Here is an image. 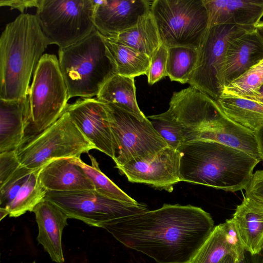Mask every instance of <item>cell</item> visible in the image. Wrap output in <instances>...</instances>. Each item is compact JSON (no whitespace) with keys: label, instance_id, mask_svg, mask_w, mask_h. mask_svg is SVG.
<instances>
[{"label":"cell","instance_id":"obj_32","mask_svg":"<svg viewBox=\"0 0 263 263\" xmlns=\"http://www.w3.org/2000/svg\"><path fill=\"white\" fill-rule=\"evenodd\" d=\"M168 48L161 44L150 58V65L146 74L148 83L153 85L166 76Z\"/></svg>","mask_w":263,"mask_h":263},{"label":"cell","instance_id":"obj_8","mask_svg":"<svg viewBox=\"0 0 263 263\" xmlns=\"http://www.w3.org/2000/svg\"><path fill=\"white\" fill-rule=\"evenodd\" d=\"M95 7L94 0H41L35 15L50 45L63 48L96 29Z\"/></svg>","mask_w":263,"mask_h":263},{"label":"cell","instance_id":"obj_41","mask_svg":"<svg viewBox=\"0 0 263 263\" xmlns=\"http://www.w3.org/2000/svg\"><path fill=\"white\" fill-rule=\"evenodd\" d=\"M32 263H35V261H33Z\"/></svg>","mask_w":263,"mask_h":263},{"label":"cell","instance_id":"obj_36","mask_svg":"<svg viewBox=\"0 0 263 263\" xmlns=\"http://www.w3.org/2000/svg\"><path fill=\"white\" fill-rule=\"evenodd\" d=\"M261 160H263V126L255 133Z\"/></svg>","mask_w":263,"mask_h":263},{"label":"cell","instance_id":"obj_2","mask_svg":"<svg viewBox=\"0 0 263 263\" xmlns=\"http://www.w3.org/2000/svg\"><path fill=\"white\" fill-rule=\"evenodd\" d=\"M180 155V181L236 192L245 190L260 162L248 154L206 140L185 142Z\"/></svg>","mask_w":263,"mask_h":263},{"label":"cell","instance_id":"obj_3","mask_svg":"<svg viewBox=\"0 0 263 263\" xmlns=\"http://www.w3.org/2000/svg\"><path fill=\"white\" fill-rule=\"evenodd\" d=\"M49 45L35 14H21L6 25L0 37V99L28 96L31 77Z\"/></svg>","mask_w":263,"mask_h":263},{"label":"cell","instance_id":"obj_10","mask_svg":"<svg viewBox=\"0 0 263 263\" xmlns=\"http://www.w3.org/2000/svg\"><path fill=\"white\" fill-rule=\"evenodd\" d=\"M105 104V103H104ZM116 145V167L154 156L167 146L146 118L141 120L111 104H105Z\"/></svg>","mask_w":263,"mask_h":263},{"label":"cell","instance_id":"obj_17","mask_svg":"<svg viewBox=\"0 0 263 263\" xmlns=\"http://www.w3.org/2000/svg\"><path fill=\"white\" fill-rule=\"evenodd\" d=\"M209 26L255 27L263 16V0H203Z\"/></svg>","mask_w":263,"mask_h":263},{"label":"cell","instance_id":"obj_1","mask_svg":"<svg viewBox=\"0 0 263 263\" xmlns=\"http://www.w3.org/2000/svg\"><path fill=\"white\" fill-rule=\"evenodd\" d=\"M214 227L211 215L199 207L164 204L114 220L104 229L157 263H190Z\"/></svg>","mask_w":263,"mask_h":263},{"label":"cell","instance_id":"obj_5","mask_svg":"<svg viewBox=\"0 0 263 263\" xmlns=\"http://www.w3.org/2000/svg\"><path fill=\"white\" fill-rule=\"evenodd\" d=\"M28 98L30 118L23 144L57 121L68 105V88L55 54L45 53L42 57L33 75Z\"/></svg>","mask_w":263,"mask_h":263},{"label":"cell","instance_id":"obj_25","mask_svg":"<svg viewBox=\"0 0 263 263\" xmlns=\"http://www.w3.org/2000/svg\"><path fill=\"white\" fill-rule=\"evenodd\" d=\"M216 101L229 119L251 132L263 126V103L233 96H220Z\"/></svg>","mask_w":263,"mask_h":263},{"label":"cell","instance_id":"obj_6","mask_svg":"<svg viewBox=\"0 0 263 263\" xmlns=\"http://www.w3.org/2000/svg\"><path fill=\"white\" fill-rule=\"evenodd\" d=\"M96 149L65 110L53 123L24 143L16 151L21 164L31 170L42 168L50 161L80 157Z\"/></svg>","mask_w":263,"mask_h":263},{"label":"cell","instance_id":"obj_34","mask_svg":"<svg viewBox=\"0 0 263 263\" xmlns=\"http://www.w3.org/2000/svg\"><path fill=\"white\" fill-rule=\"evenodd\" d=\"M245 191V196H252L263 201V170L257 171L253 174Z\"/></svg>","mask_w":263,"mask_h":263},{"label":"cell","instance_id":"obj_40","mask_svg":"<svg viewBox=\"0 0 263 263\" xmlns=\"http://www.w3.org/2000/svg\"><path fill=\"white\" fill-rule=\"evenodd\" d=\"M9 215V211L4 208H0V220H2L3 219L5 218L7 215Z\"/></svg>","mask_w":263,"mask_h":263},{"label":"cell","instance_id":"obj_39","mask_svg":"<svg viewBox=\"0 0 263 263\" xmlns=\"http://www.w3.org/2000/svg\"><path fill=\"white\" fill-rule=\"evenodd\" d=\"M255 28L263 39V22H259L255 26Z\"/></svg>","mask_w":263,"mask_h":263},{"label":"cell","instance_id":"obj_27","mask_svg":"<svg viewBox=\"0 0 263 263\" xmlns=\"http://www.w3.org/2000/svg\"><path fill=\"white\" fill-rule=\"evenodd\" d=\"M197 59L198 49L186 46L168 47L166 76L172 81L188 83Z\"/></svg>","mask_w":263,"mask_h":263},{"label":"cell","instance_id":"obj_12","mask_svg":"<svg viewBox=\"0 0 263 263\" xmlns=\"http://www.w3.org/2000/svg\"><path fill=\"white\" fill-rule=\"evenodd\" d=\"M180 159L179 152L167 146L152 157L131 161L117 168L131 182L171 192L180 181Z\"/></svg>","mask_w":263,"mask_h":263},{"label":"cell","instance_id":"obj_37","mask_svg":"<svg viewBox=\"0 0 263 263\" xmlns=\"http://www.w3.org/2000/svg\"><path fill=\"white\" fill-rule=\"evenodd\" d=\"M244 98L263 103V84L254 92Z\"/></svg>","mask_w":263,"mask_h":263},{"label":"cell","instance_id":"obj_14","mask_svg":"<svg viewBox=\"0 0 263 263\" xmlns=\"http://www.w3.org/2000/svg\"><path fill=\"white\" fill-rule=\"evenodd\" d=\"M148 0L95 1L93 22L104 37L117 34L134 26L151 10Z\"/></svg>","mask_w":263,"mask_h":263},{"label":"cell","instance_id":"obj_24","mask_svg":"<svg viewBox=\"0 0 263 263\" xmlns=\"http://www.w3.org/2000/svg\"><path fill=\"white\" fill-rule=\"evenodd\" d=\"M103 37L115 74L133 78L147 74L150 65L149 57L103 36Z\"/></svg>","mask_w":263,"mask_h":263},{"label":"cell","instance_id":"obj_22","mask_svg":"<svg viewBox=\"0 0 263 263\" xmlns=\"http://www.w3.org/2000/svg\"><path fill=\"white\" fill-rule=\"evenodd\" d=\"M105 37L133 48L150 58L162 44L151 10L142 15L133 27Z\"/></svg>","mask_w":263,"mask_h":263},{"label":"cell","instance_id":"obj_20","mask_svg":"<svg viewBox=\"0 0 263 263\" xmlns=\"http://www.w3.org/2000/svg\"><path fill=\"white\" fill-rule=\"evenodd\" d=\"M232 219L245 250L252 255L263 250V201L245 196Z\"/></svg>","mask_w":263,"mask_h":263},{"label":"cell","instance_id":"obj_19","mask_svg":"<svg viewBox=\"0 0 263 263\" xmlns=\"http://www.w3.org/2000/svg\"><path fill=\"white\" fill-rule=\"evenodd\" d=\"M30 118L28 96L13 100L0 99V153L17 151L22 146Z\"/></svg>","mask_w":263,"mask_h":263},{"label":"cell","instance_id":"obj_18","mask_svg":"<svg viewBox=\"0 0 263 263\" xmlns=\"http://www.w3.org/2000/svg\"><path fill=\"white\" fill-rule=\"evenodd\" d=\"M39 179L47 192L95 190L90 179L72 158L50 161L41 168Z\"/></svg>","mask_w":263,"mask_h":263},{"label":"cell","instance_id":"obj_7","mask_svg":"<svg viewBox=\"0 0 263 263\" xmlns=\"http://www.w3.org/2000/svg\"><path fill=\"white\" fill-rule=\"evenodd\" d=\"M151 11L162 44L198 49L209 26L203 0H155Z\"/></svg>","mask_w":263,"mask_h":263},{"label":"cell","instance_id":"obj_26","mask_svg":"<svg viewBox=\"0 0 263 263\" xmlns=\"http://www.w3.org/2000/svg\"><path fill=\"white\" fill-rule=\"evenodd\" d=\"M41 168L30 174L14 199L6 209L9 211V217H17L28 211L32 212L34 207L45 198L47 191L40 181Z\"/></svg>","mask_w":263,"mask_h":263},{"label":"cell","instance_id":"obj_38","mask_svg":"<svg viewBox=\"0 0 263 263\" xmlns=\"http://www.w3.org/2000/svg\"><path fill=\"white\" fill-rule=\"evenodd\" d=\"M240 258L233 255H228L223 258L218 263H241Z\"/></svg>","mask_w":263,"mask_h":263},{"label":"cell","instance_id":"obj_15","mask_svg":"<svg viewBox=\"0 0 263 263\" xmlns=\"http://www.w3.org/2000/svg\"><path fill=\"white\" fill-rule=\"evenodd\" d=\"M262 60L263 39L255 28L234 39L227 48L219 76L222 90Z\"/></svg>","mask_w":263,"mask_h":263},{"label":"cell","instance_id":"obj_4","mask_svg":"<svg viewBox=\"0 0 263 263\" xmlns=\"http://www.w3.org/2000/svg\"><path fill=\"white\" fill-rule=\"evenodd\" d=\"M58 53L69 99L97 96L115 74L103 36L97 29L76 44L59 48Z\"/></svg>","mask_w":263,"mask_h":263},{"label":"cell","instance_id":"obj_30","mask_svg":"<svg viewBox=\"0 0 263 263\" xmlns=\"http://www.w3.org/2000/svg\"><path fill=\"white\" fill-rule=\"evenodd\" d=\"M152 126L164 140L167 146L178 150L185 142L179 127L162 113L146 117Z\"/></svg>","mask_w":263,"mask_h":263},{"label":"cell","instance_id":"obj_23","mask_svg":"<svg viewBox=\"0 0 263 263\" xmlns=\"http://www.w3.org/2000/svg\"><path fill=\"white\" fill-rule=\"evenodd\" d=\"M96 99L103 103L112 104L141 120L146 118L137 101L133 78L114 74L104 84Z\"/></svg>","mask_w":263,"mask_h":263},{"label":"cell","instance_id":"obj_16","mask_svg":"<svg viewBox=\"0 0 263 263\" xmlns=\"http://www.w3.org/2000/svg\"><path fill=\"white\" fill-rule=\"evenodd\" d=\"M38 226L37 240L56 263H64L62 236L67 216L55 204L44 199L33 209Z\"/></svg>","mask_w":263,"mask_h":263},{"label":"cell","instance_id":"obj_11","mask_svg":"<svg viewBox=\"0 0 263 263\" xmlns=\"http://www.w3.org/2000/svg\"><path fill=\"white\" fill-rule=\"evenodd\" d=\"M254 28L230 25L208 27L198 49L197 64L188 82L190 86L217 100L222 92L218 79L229 44Z\"/></svg>","mask_w":263,"mask_h":263},{"label":"cell","instance_id":"obj_35","mask_svg":"<svg viewBox=\"0 0 263 263\" xmlns=\"http://www.w3.org/2000/svg\"><path fill=\"white\" fill-rule=\"evenodd\" d=\"M41 2V0H1L0 6L9 7L10 9H17L23 14L28 8H37Z\"/></svg>","mask_w":263,"mask_h":263},{"label":"cell","instance_id":"obj_13","mask_svg":"<svg viewBox=\"0 0 263 263\" xmlns=\"http://www.w3.org/2000/svg\"><path fill=\"white\" fill-rule=\"evenodd\" d=\"M65 111L96 149L114 160L116 145L105 104L96 98H83L68 104Z\"/></svg>","mask_w":263,"mask_h":263},{"label":"cell","instance_id":"obj_28","mask_svg":"<svg viewBox=\"0 0 263 263\" xmlns=\"http://www.w3.org/2000/svg\"><path fill=\"white\" fill-rule=\"evenodd\" d=\"M88 156L91 163L90 165L84 162L80 157L72 158V159L74 162L83 169L92 182L95 190L97 192L105 197L121 202L135 204L139 203L102 172L99 167L98 162L93 156L90 154Z\"/></svg>","mask_w":263,"mask_h":263},{"label":"cell","instance_id":"obj_9","mask_svg":"<svg viewBox=\"0 0 263 263\" xmlns=\"http://www.w3.org/2000/svg\"><path fill=\"white\" fill-rule=\"evenodd\" d=\"M45 199L58 206L68 218L103 229L114 220L148 211L144 204L121 202L105 197L95 190L48 191Z\"/></svg>","mask_w":263,"mask_h":263},{"label":"cell","instance_id":"obj_31","mask_svg":"<svg viewBox=\"0 0 263 263\" xmlns=\"http://www.w3.org/2000/svg\"><path fill=\"white\" fill-rule=\"evenodd\" d=\"M34 171L22 165L9 180L0 186V208L7 209L8 207L28 176Z\"/></svg>","mask_w":263,"mask_h":263},{"label":"cell","instance_id":"obj_21","mask_svg":"<svg viewBox=\"0 0 263 263\" xmlns=\"http://www.w3.org/2000/svg\"><path fill=\"white\" fill-rule=\"evenodd\" d=\"M244 251L231 218L215 226L190 263H218L228 255H235L242 261Z\"/></svg>","mask_w":263,"mask_h":263},{"label":"cell","instance_id":"obj_29","mask_svg":"<svg viewBox=\"0 0 263 263\" xmlns=\"http://www.w3.org/2000/svg\"><path fill=\"white\" fill-rule=\"evenodd\" d=\"M263 84V60L223 88L221 96L244 98Z\"/></svg>","mask_w":263,"mask_h":263},{"label":"cell","instance_id":"obj_33","mask_svg":"<svg viewBox=\"0 0 263 263\" xmlns=\"http://www.w3.org/2000/svg\"><path fill=\"white\" fill-rule=\"evenodd\" d=\"M21 165L16 151L0 153V186H3Z\"/></svg>","mask_w":263,"mask_h":263}]
</instances>
